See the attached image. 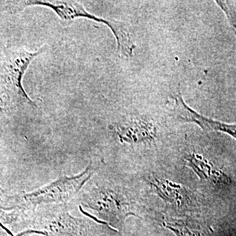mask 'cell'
<instances>
[{"label": "cell", "mask_w": 236, "mask_h": 236, "mask_svg": "<svg viewBox=\"0 0 236 236\" xmlns=\"http://www.w3.org/2000/svg\"><path fill=\"white\" fill-rule=\"evenodd\" d=\"M217 4L225 13L230 24L235 28V1H216Z\"/></svg>", "instance_id": "cell-6"}, {"label": "cell", "mask_w": 236, "mask_h": 236, "mask_svg": "<svg viewBox=\"0 0 236 236\" xmlns=\"http://www.w3.org/2000/svg\"><path fill=\"white\" fill-rule=\"evenodd\" d=\"M40 6L51 9L64 22H70L78 18H85L106 24L112 32L117 41L119 56L127 58L133 56L136 46L127 28L123 22L93 15L85 9L81 2L77 1H41Z\"/></svg>", "instance_id": "cell-4"}, {"label": "cell", "mask_w": 236, "mask_h": 236, "mask_svg": "<svg viewBox=\"0 0 236 236\" xmlns=\"http://www.w3.org/2000/svg\"><path fill=\"white\" fill-rule=\"evenodd\" d=\"M15 195H9L0 186V210L4 209L9 211L15 209Z\"/></svg>", "instance_id": "cell-7"}, {"label": "cell", "mask_w": 236, "mask_h": 236, "mask_svg": "<svg viewBox=\"0 0 236 236\" xmlns=\"http://www.w3.org/2000/svg\"><path fill=\"white\" fill-rule=\"evenodd\" d=\"M173 98L175 104V115L179 121L195 123L207 132L221 131L228 133L235 138V125H228L199 114L185 103L180 93Z\"/></svg>", "instance_id": "cell-5"}, {"label": "cell", "mask_w": 236, "mask_h": 236, "mask_svg": "<svg viewBox=\"0 0 236 236\" xmlns=\"http://www.w3.org/2000/svg\"><path fill=\"white\" fill-rule=\"evenodd\" d=\"M93 173V167L89 165L78 175L62 176L34 191L15 195V209L24 210L49 205L66 204L79 194Z\"/></svg>", "instance_id": "cell-3"}, {"label": "cell", "mask_w": 236, "mask_h": 236, "mask_svg": "<svg viewBox=\"0 0 236 236\" xmlns=\"http://www.w3.org/2000/svg\"><path fill=\"white\" fill-rule=\"evenodd\" d=\"M45 50V47L35 51L15 47L8 49L0 65V110L11 112L29 105L36 106L22 85L26 71L33 60Z\"/></svg>", "instance_id": "cell-1"}, {"label": "cell", "mask_w": 236, "mask_h": 236, "mask_svg": "<svg viewBox=\"0 0 236 236\" xmlns=\"http://www.w3.org/2000/svg\"><path fill=\"white\" fill-rule=\"evenodd\" d=\"M14 216L32 230L25 231L53 236H83L87 225L79 218L73 216L66 204L49 205L33 209L16 210Z\"/></svg>", "instance_id": "cell-2"}, {"label": "cell", "mask_w": 236, "mask_h": 236, "mask_svg": "<svg viewBox=\"0 0 236 236\" xmlns=\"http://www.w3.org/2000/svg\"><path fill=\"white\" fill-rule=\"evenodd\" d=\"M0 227H1V228H2L3 229H4V230H6V231H7V232L9 233V234H10V235H11V236H14V235H13L12 234H11V232H10L9 231V230H7V229L6 228H5V227H4V226H3V224H1V221H0Z\"/></svg>", "instance_id": "cell-8"}]
</instances>
